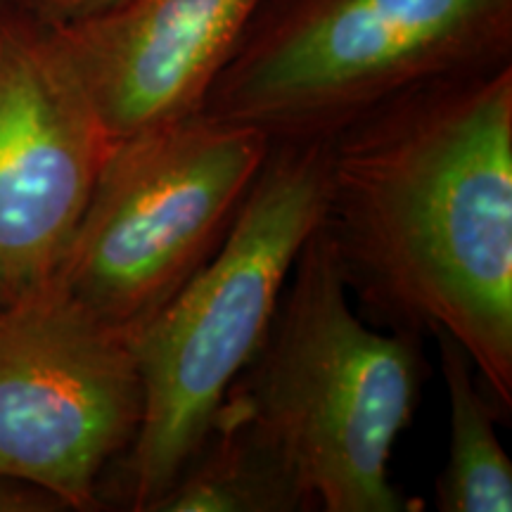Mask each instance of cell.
Here are the masks:
<instances>
[{"mask_svg": "<svg viewBox=\"0 0 512 512\" xmlns=\"http://www.w3.org/2000/svg\"><path fill=\"white\" fill-rule=\"evenodd\" d=\"M328 228L368 318L444 330L512 408V64L422 83L330 140Z\"/></svg>", "mask_w": 512, "mask_h": 512, "instance_id": "6da1fadb", "label": "cell"}, {"mask_svg": "<svg viewBox=\"0 0 512 512\" xmlns=\"http://www.w3.org/2000/svg\"><path fill=\"white\" fill-rule=\"evenodd\" d=\"M330 140H271L226 240L131 337L143 422L102 482V508L150 512L261 349L294 261L325 219Z\"/></svg>", "mask_w": 512, "mask_h": 512, "instance_id": "7a4b0ae2", "label": "cell"}, {"mask_svg": "<svg viewBox=\"0 0 512 512\" xmlns=\"http://www.w3.org/2000/svg\"><path fill=\"white\" fill-rule=\"evenodd\" d=\"M349 294L320 223L294 261L264 344L223 399L280 446L316 510H420L389 467L425 382L422 335L370 328Z\"/></svg>", "mask_w": 512, "mask_h": 512, "instance_id": "3957f363", "label": "cell"}, {"mask_svg": "<svg viewBox=\"0 0 512 512\" xmlns=\"http://www.w3.org/2000/svg\"><path fill=\"white\" fill-rule=\"evenodd\" d=\"M512 64V0H264L202 110L332 138L422 83Z\"/></svg>", "mask_w": 512, "mask_h": 512, "instance_id": "277c9868", "label": "cell"}, {"mask_svg": "<svg viewBox=\"0 0 512 512\" xmlns=\"http://www.w3.org/2000/svg\"><path fill=\"white\" fill-rule=\"evenodd\" d=\"M268 150L204 112L114 143L53 280L133 337L216 254Z\"/></svg>", "mask_w": 512, "mask_h": 512, "instance_id": "5b68a950", "label": "cell"}, {"mask_svg": "<svg viewBox=\"0 0 512 512\" xmlns=\"http://www.w3.org/2000/svg\"><path fill=\"white\" fill-rule=\"evenodd\" d=\"M143 380L131 337L53 278L0 306V477L67 510H102V482L136 441Z\"/></svg>", "mask_w": 512, "mask_h": 512, "instance_id": "8992f818", "label": "cell"}, {"mask_svg": "<svg viewBox=\"0 0 512 512\" xmlns=\"http://www.w3.org/2000/svg\"><path fill=\"white\" fill-rule=\"evenodd\" d=\"M112 147L57 24L0 0V306L53 278Z\"/></svg>", "mask_w": 512, "mask_h": 512, "instance_id": "52a82bcc", "label": "cell"}, {"mask_svg": "<svg viewBox=\"0 0 512 512\" xmlns=\"http://www.w3.org/2000/svg\"><path fill=\"white\" fill-rule=\"evenodd\" d=\"M264 0H121L57 24L114 143L202 110Z\"/></svg>", "mask_w": 512, "mask_h": 512, "instance_id": "ba28073f", "label": "cell"}, {"mask_svg": "<svg viewBox=\"0 0 512 512\" xmlns=\"http://www.w3.org/2000/svg\"><path fill=\"white\" fill-rule=\"evenodd\" d=\"M309 491L280 446L223 399L202 444L150 512H306Z\"/></svg>", "mask_w": 512, "mask_h": 512, "instance_id": "9c48e42d", "label": "cell"}, {"mask_svg": "<svg viewBox=\"0 0 512 512\" xmlns=\"http://www.w3.org/2000/svg\"><path fill=\"white\" fill-rule=\"evenodd\" d=\"M430 335L437 339L451 430L448 458L434 496L437 510L510 512L512 463L496 434L501 408L486 392L463 344L444 330Z\"/></svg>", "mask_w": 512, "mask_h": 512, "instance_id": "30bf717a", "label": "cell"}, {"mask_svg": "<svg viewBox=\"0 0 512 512\" xmlns=\"http://www.w3.org/2000/svg\"><path fill=\"white\" fill-rule=\"evenodd\" d=\"M12 3L50 24H69L110 10L121 0H12Z\"/></svg>", "mask_w": 512, "mask_h": 512, "instance_id": "8fae6325", "label": "cell"}]
</instances>
